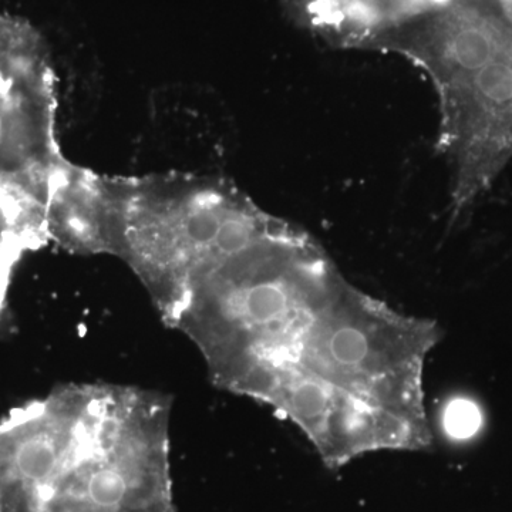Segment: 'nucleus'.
I'll return each instance as SVG.
<instances>
[{"label": "nucleus", "mask_w": 512, "mask_h": 512, "mask_svg": "<svg viewBox=\"0 0 512 512\" xmlns=\"http://www.w3.org/2000/svg\"><path fill=\"white\" fill-rule=\"evenodd\" d=\"M165 323L218 389L291 421L329 470L434 446L424 370L443 336L436 320L357 288L288 221L212 266Z\"/></svg>", "instance_id": "f257e3e1"}, {"label": "nucleus", "mask_w": 512, "mask_h": 512, "mask_svg": "<svg viewBox=\"0 0 512 512\" xmlns=\"http://www.w3.org/2000/svg\"><path fill=\"white\" fill-rule=\"evenodd\" d=\"M171 399L56 387L0 419V512H175Z\"/></svg>", "instance_id": "f03ea898"}, {"label": "nucleus", "mask_w": 512, "mask_h": 512, "mask_svg": "<svg viewBox=\"0 0 512 512\" xmlns=\"http://www.w3.org/2000/svg\"><path fill=\"white\" fill-rule=\"evenodd\" d=\"M47 218L50 238L67 251L121 259L164 322L212 266L282 222L215 175L110 177L73 163Z\"/></svg>", "instance_id": "7ed1b4c3"}, {"label": "nucleus", "mask_w": 512, "mask_h": 512, "mask_svg": "<svg viewBox=\"0 0 512 512\" xmlns=\"http://www.w3.org/2000/svg\"><path fill=\"white\" fill-rule=\"evenodd\" d=\"M423 69L439 99V148L453 214L476 204L512 160V15L505 0H444L382 37Z\"/></svg>", "instance_id": "20e7f679"}, {"label": "nucleus", "mask_w": 512, "mask_h": 512, "mask_svg": "<svg viewBox=\"0 0 512 512\" xmlns=\"http://www.w3.org/2000/svg\"><path fill=\"white\" fill-rule=\"evenodd\" d=\"M67 164L45 42L30 23L0 13V328L19 266L52 242L46 210Z\"/></svg>", "instance_id": "39448f33"}, {"label": "nucleus", "mask_w": 512, "mask_h": 512, "mask_svg": "<svg viewBox=\"0 0 512 512\" xmlns=\"http://www.w3.org/2000/svg\"><path fill=\"white\" fill-rule=\"evenodd\" d=\"M443 423L447 433L454 439H468L480 429V410L466 399L453 400L444 412Z\"/></svg>", "instance_id": "423d86ee"}]
</instances>
